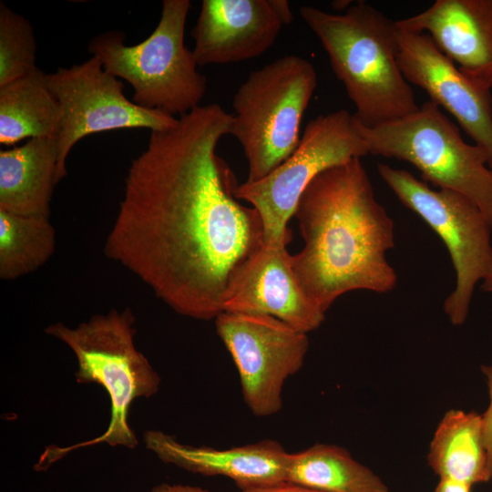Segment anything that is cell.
<instances>
[{
    "mask_svg": "<svg viewBox=\"0 0 492 492\" xmlns=\"http://www.w3.org/2000/svg\"><path fill=\"white\" fill-rule=\"evenodd\" d=\"M148 492H210L197 486L161 483L153 487Z\"/></svg>",
    "mask_w": 492,
    "mask_h": 492,
    "instance_id": "d4e9b609",
    "label": "cell"
},
{
    "mask_svg": "<svg viewBox=\"0 0 492 492\" xmlns=\"http://www.w3.org/2000/svg\"><path fill=\"white\" fill-rule=\"evenodd\" d=\"M300 15L327 53L360 125L372 128L418 109L398 63L396 21L364 1L341 14L302 5Z\"/></svg>",
    "mask_w": 492,
    "mask_h": 492,
    "instance_id": "3957f363",
    "label": "cell"
},
{
    "mask_svg": "<svg viewBox=\"0 0 492 492\" xmlns=\"http://www.w3.org/2000/svg\"><path fill=\"white\" fill-rule=\"evenodd\" d=\"M283 25L272 0H203L191 30L195 61L220 65L260 56Z\"/></svg>",
    "mask_w": 492,
    "mask_h": 492,
    "instance_id": "5bb4252c",
    "label": "cell"
},
{
    "mask_svg": "<svg viewBox=\"0 0 492 492\" xmlns=\"http://www.w3.org/2000/svg\"><path fill=\"white\" fill-rule=\"evenodd\" d=\"M396 24L402 30L428 35L462 73L491 90L492 0H436Z\"/></svg>",
    "mask_w": 492,
    "mask_h": 492,
    "instance_id": "9a60e30c",
    "label": "cell"
},
{
    "mask_svg": "<svg viewBox=\"0 0 492 492\" xmlns=\"http://www.w3.org/2000/svg\"><path fill=\"white\" fill-rule=\"evenodd\" d=\"M369 154L415 167L423 180L472 200L492 228V169L487 153L466 143L455 123L428 100L412 114L372 128L359 124Z\"/></svg>",
    "mask_w": 492,
    "mask_h": 492,
    "instance_id": "52a82bcc",
    "label": "cell"
},
{
    "mask_svg": "<svg viewBox=\"0 0 492 492\" xmlns=\"http://www.w3.org/2000/svg\"><path fill=\"white\" fill-rule=\"evenodd\" d=\"M274 9L284 25L292 21L293 15L290 8V4L286 0H272Z\"/></svg>",
    "mask_w": 492,
    "mask_h": 492,
    "instance_id": "4316f807",
    "label": "cell"
},
{
    "mask_svg": "<svg viewBox=\"0 0 492 492\" xmlns=\"http://www.w3.org/2000/svg\"><path fill=\"white\" fill-rule=\"evenodd\" d=\"M136 318L129 308L95 314L76 327L56 323L45 333L66 343L77 361L75 374L78 384L96 383L110 398V420L99 436L68 446L49 445L35 464L36 471H46L69 453L106 443L134 449L138 440L128 424L132 402L149 398L159 389L160 376L134 343Z\"/></svg>",
    "mask_w": 492,
    "mask_h": 492,
    "instance_id": "277c9868",
    "label": "cell"
},
{
    "mask_svg": "<svg viewBox=\"0 0 492 492\" xmlns=\"http://www.w3.org/2000/svg\"><path fill=\"white\" fill-rule=\"evenodd\" d=\"M190 8V0H164L156 28L137 45H125L120 31L101 33L89 42V53L104 68L131 85L137 105L179 117L200 106L207 79L184 43Z\"/></svg>",
    "mask_w": 492,
    "mask_h": 492,
    "instance_id": "5b68a950",
    "label": "cell"
},
{
    "mask_svg": "<svg viewBox=\"0 0 492 492\" xmlns=\"http://www.w3.org/2000/svg\"><path fill=\"white\" fill-rule=\"evenodd\" d=\"M294 216L304 241L292 265L307 297L325 312L343 293H386L397 275L386 259L395 224L376 200L361 161L353 159L320 173L303 191Z\"/></svg>",
    "mask_w": 492,
    "mask_h": 492,
    "instance_id": "7a4b0ae2",
    "label": "cell"
},
{
    "mask_svg": "<svg viewBox=\"0 0 492 492\" xmlns=\"http://www.w3.org/2000/svg\"><path fill=\"white\" fill-rule=\"evenodd\" d=\"M286 481L321 492H389L384 482L348 450L329 444L290 453Z\"/></svg>",
    "mask_w": 492,
    "mask_h": 492,
    "instance_id": "ffe728a7",
    "label": "cell"
},
{
    "mask_svg": "<svg viewBox=\"0 0 492 492\" xmlns=\"http://www.w3.org/2000/svg\"><path fill=\"white\" fill-rule=\"evenodd\" d=\"M354 2L351 0H335L332 2L331 5L333 10L344 13Z\"/></svg>",
    "mask_w": 492,
    "mask_h": 492,
    "instance_id": "83f0119b",
    "label": "cell"
},
{
    "mask_svg": "<svg viewBox=\"0 0 492 492\" xmlns=\"http://www.w3.org/2000/svg\"><path fill=\"white\" fill-rule=\"evenodd\" d=\"M481 289L484 292H492V278L484 281Z\"/></svg>",
    "mask_w": 492,
    "mask_h": 492,
    "instance_id": "f1b7e54d",
    "label": "cell"
},
{
    "mask_svg": "<svg viewBox=\"0 0 492 492\" xmlns=\"http://www.w3.org/2000/svg\"><path fill=\"white\" fill-rule=\"evenodd\" d=\"M481 372L486 377L489 397L488 405L481 415L484 443L487 456V475L489 482L492 479V363L490 364H482Z\"/></svg>",
    "mask_w": 492,
    "mask_h": 492,
    "instance_id": "603a6c76",
    "label": "cell"
},
{
    "mask_svg": "<svg viewBox=\"0 0 492 492\" xmlns=\"http://www.w3.org/2000/svg\"><path fill=\"white\" fill-rule=\"evenodd\" d=\"M143 439L163 463L193 474L228 477L239 489L286 481L290 453L272 439L227 449L183 444L160 430L145 431Z\"/></svg>",
    "mask_w": 492,
    "mask_h": 492,
    "instance_id": "2e32d148",
    "label": "cell"
},
{
    "mask_svg": "<svg viewBox=\"0 0 492 492\" xmlns=\"http://www.w3.org/2000/svg\"><path fill=\"white\" fill-rule=\"evenodd\" d=\"M398 63L409 84L424 89L488 156L492 169V96L462 73L426 34L398 27Z\"/></svg>",
    "mask_w": 492,
    "mask_h": 492,
    "instance_id": "7c38bea8",
    "label": "cell"
},
{
    "mask_svg": "<svg viewBox=\"0 0 492 492\" xmlns=\"http://www.w3.org/2000/svg\"><path fill=\"white\" fill-rule=\"evenodd\" d=\"M316 86L313 65L286 55L251 71L239 87L229 134L247 159L246 181L264 178L296 149L301 122Z\"/></svg>",
    "mask_w": 492,
    "mask_h": 492,
    "instance_id": "8992f818",
    "label": "cell"
},
{
    "mask_svg": "<svg viewBox=\"0 0 492 492\" xmlns=\"http://www.w3.org/2000/svg\"><path fill=\"white\" fill-rule=\"evenodd\" d=\"M377 170L399 200L416 213L444 241L456 271V287L444 302L453 325L468 315L477 283L492 278V228L466 196L435 190L411 172L379 163Z\"/></svg>",
    "mask_w": 492,
    "mask_h": 492,
    "instance_id": "ba28073f",
    "label": "cell"
},
{
    "mask_svg": "<svg viewBox=\"0 0 492 492\" xmlns=\"http://www.w3.org/2000/svg\"><path fill=\"white\" fill-rule=\"evenodd\" d=\"M236 492H321L304 486L284 481L259 487L239 489Z\"/></svg>",
    "mask_w": 492,
    "mask_h": 492,
    "instance_id": "cb8c5ba5",
    "label": "cell"
},
{
    "mask_svg": "<svg viewBox=\"0 0 492 492\" xmlns=\"http://www.w3.org/2000/svg\"><path fill=\"white\" fill-rule=\"evenodd\" d=\"M58 138H30L0 151V210L24 216H50L58 173Z\"/></svg>",
    "mask_w": 492,
    "mask_h": 492,
    "instance_id": "e0dca14e",
    "label": "cell"
},
{
    "mask_svg": "<svg viewBox=\"0 0 492 492\" xmlns=\"http://www.w3.org/2000/svg\"><path fill=\"white\" fill-rule=\"evenodd\" d=\"M470 485L449 479H439L435 492H470Z\"/></svg>",
    "mask_w": 492,
    "mask_h": 492,
    "instance_id": "484cf974",
    "label": "cell"
},
{
    "mask_svg": "<svg viewBox=\"0 0 492 492\" xmlns=\"http://www.w3.org/2000/svg\"><path fill=\"white\" fill-rule=\"evenodd\" d=\"M59 105L46 74L33 72L0 86V143L11 146L25 138L58 137Z\"/></svg>",
    "mask_w": 492,
    "mask_h": 492,
    "instance_id": "d6986e66",
    "label": "cell"
},
{
    "mask_svg": "<svg viewBox=\"0 0 492 492\" xmlns=\"http://www.w3.org/2000/svg\"><path fill=\"white\" fill-rule=\"evenodd\" d=\"M427 462L439 479L470 486L488 482L482 415L475 411H447L430 442Z\"/></svg>",
    "mask_w": 492,
    "mask_h": 492,
    "instance_id": "ac0fdd59",
    "label": "cell"
},
{
    "mask_svg": "<svg viewBox=\"0 0 492 492\" xmlns=\"http://www.w3.org/2000/svg\"><path fill=\"white\" fill-rule=\"evenodd\" d=\"M46 81L61 112L57 137L60 181L67 174V159L81 138L124 128L163 131L176 126L179 120L175 116L144 108L127 98L123 83L94 56L81 64L46 74Z\"/></svg>",
    "mask_w": 492,
    "mask_h": 492,
    "instance_id": "30bf717a",
    "label": "cell"
},
{
    "mask_svg": "<svg viewBox=\"0 0 492 492\" xmlns=\"http://www.w3.org/2000/svg\"><path fill=\"white\" fill-rule=\"evenodd\" d=\"M223 312L271 315L305 333L325 319L301 287L286 245L267 242L234 277Z\"/></svg>",
    "mask_w": 492,
    "mask_h": 492,
    "instance_id": "4fadbf2b",
    "label": "cell"
},
{
    "mask_svg": "<svg viewBox=\"0 0 492 492\" xmlns=\"http://www.w3.org/2000/svg\"><path fill=\"white\" fill-rule=\"evenodd\" d=\"M56 231L49 217L0 210V277L15 280L42 267L54 254Z\"/></svg>",
    "mask_w": 492,
    "mask_h": 492,
    "instance_id": "44dd1931",
    "label": "cell"
},
{
    "mask_svg": "<svg viewBox=\"0 0 492 492\" xmlns=\"http://www.w3.org/2000/svg\"><path fill=\"white\" fill-rule=\"evenodd\" d=\"M231 118L211 103L151 131L104 246L176 313L198 320L223 312L231 282L264 242L259 213L236 198L235 175L216 152Z\"/></svg>",
    "mask_w": 492,
    "mask_h": 492,
    "instance_id": "6da1fadb",
    "label": "cell"
},
{
    "mask_svg": "<svg viewBox=\"0 0 492 492\" xmlns=\"http://www.w3.org/2000/svg\"><path fill=\"white\" fill-rule=\"evenodd\" d=\"M215 325L236 365L247 407L260 417L279 413L286 380L303 365L307 333L262 314L222 312Z\"/></svg>",
    "mask_w": 492,
    "mask_h": 492,
    "instance_id": "8fae6325",
    "label": "cell"
},
{
    "mask_svg": "<svg viewBox=\"0 0 492 492\" xmlns=\"http://www.w3.org/2000/svg\"><path fill=\"white\" fill-rule=\"evenodd\" d=\"M359 123L344 109L311 119L293 153L264 178L239 184L238 200L252 205L262 222L264 242L287 245V227L300 198L323 171L368 155Z\"/></svg>",
    "mask_w": 492,
    "mask_h": 492,
    "instance_id": "9c48e42d",
    "label": "cell"
},
{
    "mask_svg": "<svg viewBox=\"0 0 492 492\" xmlns=\"http://www.w3.org/2000/svg\"><path fill=\"white\" fill-rule=\"evenodd\" d=\"M36 43L30 22L0 4V86L37 68Z\"/></svg>",
    "mask_w": 492,
    "mask_h": 492,
    "instance_id": "7402d4cb",
    "label": "cell"
}]
</instances>
